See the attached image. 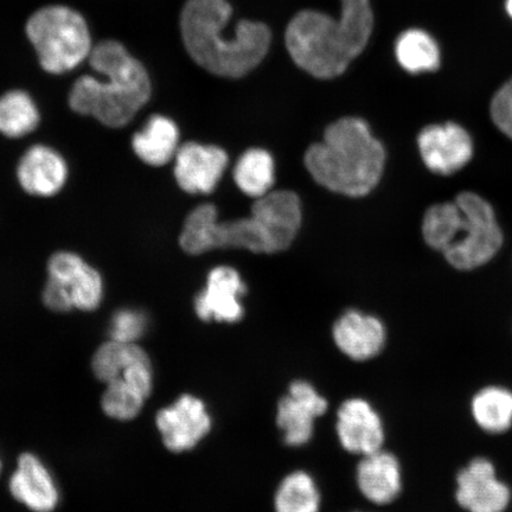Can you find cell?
<instances>
[{"label": "cell", "mask_w": 512, "mask_h": 512, "mask_svg": "<svg viewBox=\"0 0 512 512\" xmlns=\"http://www.w3.org/2000/svg\"><path fill=\"white\" fill-rule=\"evenodd\" d=\"M228 0H188L179 27L191 59L221 78L239 79L252 72L272 46L265 23L242 19L232 25Z\"/></svg>", "instance_id": "1"}, {"label": "cell", "mask_w": 512, "mask_h": 512, "mask_svg": "<svg viewBox=\"0 0 512 512\" xmlns=\"http://www.w3.org/2000/svg\"><path fill=\"white\" fill-rule=\"evenodd\" d=\"M86 68L89 72L80 74L68 92L75 113L119 128L130 124L151 99L149 70L119 37L98 38Z\"/></svg>", "instance_id": "2"}, {"label": "cell", "mask_w": 512, "mask_h": 512, "mask_svg": "<svg viewBox=\"0 0 512 512\" xmlns=\"http://www.w3.org/2000/svg\"><path fill=\"white\" fill-rule=\"evenodd\" d=\"M302 224V204L292 191L268 192L258 198L252 215L238 221H217L211 204L196 208L185 220L179 243L185 253L203 254L216 248H243L253 253L283 252Z\"/></svg>", "instance_id": "3"}, {"label": "cell", "mask_w": 512, "mask_h": 512, "mask_svg": "<svg viewBox=\"0 0 512 512\" xmlns=\"http://www.w3.org/2000/svg\"><path fill=\"white\" fill-rule=\"evenodd\" d=\"M373 28L370 0H341L338 17L318 10L298 12L287 25L285 43L300 69L313 78L331 80L363 53Z\"/></svg>", "instance_id": "4"}, {"label": "cell", "mask_w": 512, "mask_h": 512, "mask_svg": "<svg viewBox=\"0 0 512 512\" xmlns=\"http://www.w3.org/2000/svg\"><path fill=\"white\" fill-rule=\"evenodd\" d=\"M386 164V150L366 121L343 118L331 124L323 142L313 144L305 166L322 187L349 197L370 194L379 184Z\"/></svg>", "instance_id": "5"}, {"label": "cell", "mask_w": 512, "mask_h": 512, "mask_svg": "<svg viewBox=\"0 0 512 512\" xmlns=\"http://www.w3.org/2000/svg\"><path fill=\"white\" fill-rule=\"evenodd\" d=\"M22 34L44 74L66 76L86 68L98 35L85 11L63 0H50L25 17Z\"/></svg>", "instance_id": "6"}, {"label": "cell", "mask_w": 512, "mask_h": 512, "mask_svg": "<svg viewBox=\"0 0 512 512\" xmlns=\"http://www.w3.org/2000/svg\"><path fill=\"white\" fill-rule=\"evenodd\" d=\"M462 210L456 238L443 253L448 264L460 271L475 270L495 258L503 245V233L494 208L475 192L464 191L454 200Z\"/></svg>", "instance_id": "7"}, {"label": "cell", "mask_w": 512, "mask_h": 512, "mask_svg": "<svg viewBox=\"0 0 512 512\" xmlns=\"http://www.w3.org/2000/svg\"><path fill=\"white\" fill-rule=\"evenodd\" d=\"M48 283L43 291V302L54 312L73 309L94 311L104 296L101 275L80 255L59 252L48 264Z\"/></svg>", "instance_id": "8"}, {"label": "cell", "mask_w": 512, "mask_h": 512, "mask_svg": "<svg viewBox=\"0 0 512 512\" xmlns=\"http://www.w3.org/2000/svg\"><path fill=\"white\" fill-rule=\"evenodd\" d=\"M418 146L426 168L441 176L456 174L473 157L470 133L456 123L426 126L419 133Z\"/></svg>", "instance_id": "9"}, {"label": "cell", "mask_w": 512, "mask_h": 512, "mask_svg": "<svg viewBox=\"0 0 512 512\" xmlns=\"http://www.w3.org/2000/svg\"><path fill=\"white\" fill-rule=\"evenodd\" d=\"M156 424L165 447L171 452L183 453L206 438L211 428V416L201 399L185 394L172 405L160 409Z\"/></svg>", "instance_id": "10"}, {"label": "cell", "mask_w": 512, "mask_h": 512, "mask_svg": "<svg viewBox=\"0 0 512 512\" xmlns=\"http://www.w3.org/2000/svg\"><path fill=\"white\" fill-rule=\"evenodd\" d=\"M328 411V401L311 383L294 381L280 400L277 424L288 446H304L313 437L315 421Z\"/></svg>", "instance_id": "11"}, {"label": "cell", "mask_w": 512, "mask_h": 512, "mask_svg": "<svg viewBox=\"0 0 512 512\" xmlns=\"http://www.w3.org/2000/svg\"><path fill=\"white\" fill-rule=\"evenodd\" d=\"M246 293L240 274L232 267L211 271L206 290L198 294L195 311L204 322L236 323L243 317L240 298Z\"/></svg>", "instance_id": "12"}, {"label": "cell", "mask_w": 512, "mask_h": 512, "mask_svg": "<svg viewBox=\"0 0 512 512\" xmlns=\"http://www.w3.org/2000/svg\"><path fill=\"white\" fill-rule=\"evenodd\" d=\"M227 163V153L220 147L185 144L176 153V181L189 194H210L220 182Z\"/></svg>", "instance_id": "13"}, {"label": "cell", "mask_w": 512, "mask_h": 512, "mask_svg": "<svg viewBox=\"0 0 512 512\" xmlns=\"http://www.w3.org/2000/svg\"><path fill=\"white\" fill-rule=\"evenodd\" d=\"M11 495L34 512H53L60 503V490L48 467L35 454L25 453L18 459L10 479Z\"/></svg>", "instance_id": "14"}, {"label": "cell", "mask_w": 512, "mask_h": 512, "mask_svg": "<svg viewBox=\"0 0 512 512\" xmlns=\"http://www.w3.org/2000/svg\"><path fill=\"white\" fill-rule=\"evenodd\" d=\"M457 498L470 512H503L508 507L510 491L496 478L494 465L476 459L459 473Z\"/></svg>", "instance_id": "15"}, {"label": "cell", "mask_w": 512, "mask_h": 512, "mask_svg": "<svg viewBox=\"0 0 512 512\" xmlns=\"http://www.w3.org/2000/svg\"><path fill=\"white\" fill-rule=\"evenodd\" d=\"M337 435L350 453L367 454L380 451L384 434L380 416L367 401H345L337 413Z\"/></svg>", "instance_id": "16"}, {"label": "cell", "mask_w": 512, "mask_h": 512, "mask_svg": "<svg viewBox=\"0 0 512 512\" xmlns=\"http://www.w3.org/2000/svg\"><path fill=\"white\" fill-rule=\"evenodd\" d=\"M19 183L30 195L49 197L66 184V160L48 146H32L21 159L17 171Z\"/></svg>", "instance_id": "17"}, {"label": "cell", "mask_w": 512, "mask_h": 512, "mask_svg": "<svg viewBox=\"0 0 512 512\" xmlns=\"http://www.w3.org/2000/svg\"><path fill=\"white\" fill-rule=\"evenodd\" d=\"M332 334L338 349L355 361L379 355L386 342V330L380 320L358 311L344 313Z\"/></svg>", "instance_id": "18"}, {"label": "cell", "mask_w": 512, "mask_h": 512, "mask_svg": "<svg viewBox=\"0 0 512 512\" xmlns=\"http://www.w3.org/2000/svg\"><path fill=\"white\" fill-rule=\"evenodd\" d=\"M357 484L369 501L380 505L392 503L401 491L398 460L381 451L367 454L358 464Z\"/></svg>", "instance_id": "19"}, {"label": "cell", "mask_w": 512, "mask_h": 512, "mask_svg": "<svg viewBox=\"0 0 512 512\" xmlns=\"http://www.w3.org/2000/svg\"><path fill=\"white\" fill-rule=\"evenodd\" d=\"M178 128L174 121L163 115H153L142 131L133 137L132 146L136 155L146 164L162 166L176 156Z\"/></svg>", "instance_id": "20"}, {"label": "cell", "mask_w": 512, "mask_h": 512, "mask_svg": "<svg viewBox=\"0 0 512 512\" xmlns=\"http://www.w3.org/2000/svg\"><path fill=\"white\" fill-rule=\"evenodd\" d=\"M40 111L32 95L22 88L0 94V133L9 138L27 136L40 124Z\"/></svg>", "instance_id": "21"}, {"label": "cell", "mask_w": 512, "mask_h": 512, "mask_svg": "<svg viewBox=\"0 0 512 512\" xmlns=\"http://www.w3.org/2000/svg\"><path fill=\"white\" fill-rule=\"evenodd\" d=\"M236 185L246 195L260 198L270 192L274 183L273 158L265 150H248L235 166Z\"/></svg>", "instance_id": "22"}, {"label": "cell", "mask_w": 512, "mask_h": 512, "mask_svg": "<svg viewBox=\"0 0 512 512\" xmlns=\"http://www.w3.org/2000/svg\"><path fill=\"white\" fill-rule=\"evenodd\" d=\"M395 53L400 66L412 74L433 72L439 67L437 43L425 31H406L396 43Z\"/></svg>", "instance_id": "23"}, {"label": "cell", "mask_w": 512, "mask_h": 512, "mask_svg": "<svg viewBox=\"0 0 512 512\" xmlns=\"http://www.w3.org/2000/svg\"><path fill=\"white\" fill-rule=\"evenodd\" d=\"M275 512H319L318 486L309 473L296 471L280 483L274 499Z\"/></svg>", "instance_id": "24"}, {"label": "cell", "mask_w": 512, "mask_h": 512, "mask_svg": "<svg viewBox=\"0 0 512 512\" xmlns=\"http://www.w3.org/2000/svg\"><path fill=\"white\" fill-rule=\"evenodd\" d=\"M478 425L491 433L507 431L512 424V394L502 388H486L472 403Z\"/></svg>", "instance_id": "25"}, {"label": "cell", "mask_w": 512, "mask_h": 512, "mask_svg": "<svg viewBox=\"0 0 512 512\" xmlns=\"http://www.w3.org/2000/svg\"><path fill=\"white\" fill-rule=\"evenodd\" d=\"M462 210L456 201L434 204L422 221V235L428 246L444 253L456 238Z\"/></svg>", "instance_id": "26"}, {"label": "cell", "mask_w": 512, "mask_h": 512, "mask_svg": "<svg viewBox=\"0 0 512 512\" xmlns=\"http://www.w3.org/2000/svg\"><path fill=\"white\" fill-rule=\"evenodd\" d=\"M144 352L134 343H121L111 339L95 352L92 362L94 374L105 383L117 380L124 370Z\"/></svg>", "instance_id": "27"}, {"label": "cell", "mask_w": 512, "mask_h": 512, "mask_svg": "<svg viewBox=\"0 0 512 512\" xmlns=\"http://www.w3.org/2000/svg\"><path fill=\"white\" fill-rule=\"evenodd\" d=\"M147 398L123 380L107 383V389L102 396V409L110 418L128 421L137 418L144 407Z\"/></svg>", "instance_id": "28"}, {"label": "cell", "mask_w": 512, "mask_h": 512, "mask_svg": "<svg viewBox=\"0 0 512 512\" xmlns=\"http://www.w3.org/2000/svg\"><path fill=\"white\" fill-rule=\"evenodd\" d=\"M147 328L145 313L137 310L124 309L115 312L110 325L112 341L136 343L142 338Z\"/></svg>", "instance_id": "29"}, {"label": "cell", "mask_w": 512, "mask_h": 512, "mask_svg": "<svg viewBox=\"0 0 512 512\" xmlns=\"http://www.w3.org/2000/svg\"><path fill=\"white\" fill-rule=\"evenodd\" d=\"M490 114L498 130L512 139V79L504 83L495 94Z\"/></svg>", "instance_id": "30"}, {"label": "cell", "mask_w": 512, "mask_h": 512, "mask_svg": "<svg viewBox=\"0 0 512 512\" xmlns=\"http://www.w3.org/2000/svg\"><path fill=\"white\" fill-rule=\"evenodd\" d=\"M507 10L509 12V15L512 17V0H508V2H507Z\"/></svg>", "instance_id": "31"}, {"label": "cell", "mask_w": 512, "mask_h": 512, "mask_svg": "<svg viewBox=\"0 0 512 512\" xmlns=\"http://www.w3.org/2000/svg\"><path fill=\"white\" fill-rule=\"evenodd\" d=\"M0 471H2V460H0Z\"/></svg>", "instance_id": "32"}]
</instances>
